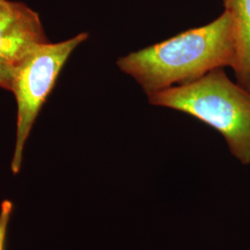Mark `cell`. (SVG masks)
I'll list each match as a JSON object with an SVG mask.
<instances>
[{
    "label": "cell",
    "instance_id": "1",
    "mask_svg": "<svg viewBox=\"0 0 250 250\" xmlns=\"http://www.w3.org/2000/svg\"><path fill=\"white\" fill-rule=\"evenodd\" d=\"M236 58L235 29L231 15L224 10L204 26L127 54L116 64L147 96L194 82L216 69H233Z\"/></svg>",
    "mask_w": 250,
    "mask_h": 250
},
{
    "label": "cell",
    "instance_id": "2",
    "mask_svg": "<svg viewBox=\"0 0 250 250\" xmlns=\"http://www.w3.org/2000/svg\"><path fill=\"white\" fill-rule=\"evenodd\" d=\"M148 103L194 117L224 136L232 155L250 164V91L224 68L197 80L147 95Z\"/></svg>",
    "mask_w": 250,
    "mask_h": 250
},
{
    "label": "cell",
    "instance_id": "3",
    "mask_svg": "<svg viewBox=\"0 0 250 250\" xmlns=\"http://www.w3.org/2000/svg\"><path fill=\"white\" fill-rule=\"evenodd\" d=\"M81 33L60 43L38 45L12 71V90L17 107V133L11 170L18 174L22 163L24 145L45 99L74 49L88 38Z\"/></svg>",
    "mask_w": 250,
    "mask_h": 250
},
{
    "label": "cell",
    "instance_id": "4",
    "mask_svg": "<svg viewBox=\"0 0 250 250\" xmlns=\"http://www.w3.org/2000/svg\"><path fill=\"white\" fill-rule=\"evenodd\" d=\"M47 42L38 13L24 3L9 1L0 10V67L12 72L28 54Z\"/></svg>",
    "mask_w": 250,
    "mask_h": 250
},
{
    "label": "cell",
    "instance_id": "5",
    "mask_svg": "<svg viewBox=\"0 0 250 250\" xmlns=\"http://www.w3.org/2000/svg\"><path fill=\"white\" fill-rule=\"evenodd\" d=\"M224 5L232 17L237 41L232 70L237 83L250 91V0H224Z\"/></svg>",
    "mask_w": 250,
    "mask_h": 250
},
{
    "label": "cell",
    "instance_id": "6",
    "mask_svg": "<svg viewBox=\"0 0 250 250\" xmlns=\"http://www.w3.org/2000/svg\"><path fill=\"white\" fill-rule=\"evenodd\" d=\"M13 211V203L10 200H4L0 208V250L5 249L9 220Z\"/></svg>",
    "mask_w": 250,
    "mask_h": 250
},
{
    "label": "cell",
    "instance_id": "7",
    "mask_svg": "<svg viewBox=\"0 0 250 250\" xmlns=\"http://www.w3.org/2000/svg\"><path fill=\"white\" fill-rule=\"evenodd\" d=\"M0 87L12 90V72L3 67H0Z\"/></svg>",
    "mask_w": 250,
    "mask_h": 250
},
{
    "label": "cell",
    "instance_id": "8",
    "mask_svg": "<svg viewBox=\"0 0 250 250\" xmlns=\"http://www.w3.org/2000/svg\"><path fill=\"white\" fill-rule=\"evenodd\" d=\"M8 3H9V0H0V10L4 9Z\"/></svg>",
    "mask_w": 250,
    "mask_h": 250
}]
</instances>
